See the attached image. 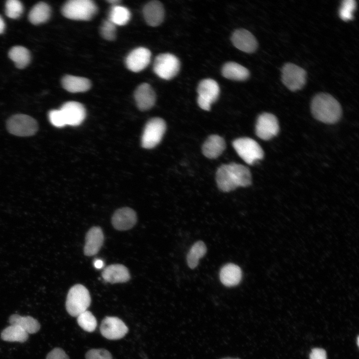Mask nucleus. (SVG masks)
Here are the masks:
<instances>
[{
  "instance_id": "f257e3e1",
  "label": "nucleus",
  "mask_w": 359,
  "mask_h": 359,
  "mask_svg": "<svg viewBox=\"0 0 359 359\" xmlns=\"http://www.w3.org/2000/svg\"><path fill=\"white\" fill-rule=\"evenodd\" d=\"M218 188L229 192L239 186H247L251 183V175L246 167L234 163L221 166L216 174Z\"/></svg>"
},
{
  "instance_id": "f03ea898",
  "label": "nucleus",
  "mask_w": 359,
  "mask_h": 359,
  "mask_svg": "<svg viewBox=\"0 0 359 359\" xmlns=\"http://www.w3.org/2000/svg\"><path fill=\"white\" fill-rule=\"evenodd\" d=\"M313 116L325 123L337 122L342 116V108L339 102L332 95L327 93L316 95L311 103Z\"/></svg>"
},
{
  "instance_id": "7ed1b4c3",
  "label": "nucleus",
  "mask_w": 359,
  "mask_h": 359,
  "mask_svg": "<svg viewBox=\"0 0 359 359\" xmlns=\"http://www.w3.org/2000/svg\"><path fill=\"white\" fill-rule=\"evenodd\" d=\"M97 12L96 5L91 0H70L65 3L61 9L65 17L78 20H89Z\"/></svg>"
},
{
  "instance_id": "20e7f679",
  "label": "nucleus",
  "mask_w": 359,
  "mask_h": 359,
  "mask_svg": "<svg viewBox=\"0 0 359 359\" xmlns=\"http://www.w3.org/2000/svg\"><path fill=\"white\" fill-rule=\"evenodd\" d=\"M90 303V293L83 285H75L69 290L66 301V309L71 316L77 317L87 310Z\"/></svg>"
},
{
  "instance_id": "39448f33",
  "label": "nucleus",
  "mask_w": 359,
  "mask_h": 359,
  "mask_svg": "<svg viewBox=\"0 0 359 359\" xmlns=\"http://www.w3.org/2000/svg\"><path fill=\"white\" fill-rule=\"evenodd\" d=\"M232 145L239 156L248 165H253L264 157L260 146L250 138H238L233 142Z\"/></svg>"
},
{
  "instance_id": "423d86ee",
  "label": "nucleus",
  "mask_w": 359,
  "mask_h": 359,
  "mask_svg": "<svg viewBox=\"0 0 359 359\" xmlns=\"http://www.w3.org/2000/svg\"><path fill=\"white\" fill-rule=\"evenodd\" d=\"M180 61L175 55L162 53L155 58L153 70L159 77L165 80H170L175 77L180 69Z\"/></svg>"
},
{
  "instance_id": "0eeeda50",
  "label": "nucleus",
  "mask_w": 359,
  "mask_h": 359,
  "mask_svg": "<svg viewBox=\"0 0 359 359\" xmlns=\"http://www.w3.org/2000/svg\"><path fill=\"white\" fill-rule=\"evenodd\" d=\"M166 130L165 121L160 118L150 119L146 124L141 138L143 148L152 149L161 142Z\"/></svg>"
},
{
  "instance_id": "6e6552de",
  "label": "nucleus",
  "mask_w": 359,
  "mask_h": 359,
  "mask_svg": "<svg viewBox=\"0 0 359 359\" xmlns=\"http://www.w3.org/2000/svg\"><path fill=\"white\" fill-rule=\"evenodd\" d=\"M7 129L11 134L21 137L34 135L37 131L36 121L25 114H16L10 117L6 123Z\"/></svg>"
},
{
  "instance_id": "1a4fd4ad",
  "label": "nucleus",
  "mask_w": 359,
  "mask_h": 359,
  "mask_svg": "<svg viewBox=\"0 0 359 359\" xmlns=\"http://www.w3.org/2000/svg\"><path fill=\"white\" fill-rule=\"evenodd\" d=\"M197 102L199 107L209 111L211 105L218 99L220 88L217 82L210 78L202 80L197 86Z\"/></svg>"
},
{
  "instance_id": "9d476101",
  "label": "nucleus",
  "mask_w": 359,
  "mask_h": 359,
  "mask_svg": "<svg viewBox=\"0 0 359 359\" xmlns=\"http://www.w3.org/2000/svg\"><path fill=\"white\" fill-rule=\"evenodd\" d=\"M281 80L290 90L295 91L300 90L305 84L306 72L296 64L287 63L281 69Z\"/></svg>"
},
{
  "instance_id": "9b49d317",
  "label": "nucleus",
  "mask_w": 359,
  "mask_h": 359,
  "mask_svg": "<svg viewBox=\"0 0 359 359\" xmlns=\"http://www.w3.org/2000/svg\"><path fill=\"white\" fill-rule=\"evenodd\" d=\"M279 130L278 121L274 115L264 113L258 116L255 126V132L259 138L269 140L276 136Z\"/></svg>"
},
{
  "instance_id": "f8f14e48",
  "label": "nucleus",
  "mask_w": 359,
  "mask_h": 359,
  "mask_svg": "<svg viewBox=\"0 0 359 359\" xmlns=\"http://www.w3.org/2000/svg\"><path fill=\"white\" fill-rule=\"evenodd\" d=\"M100 332L105 338L118 340L123 338L128 332L125 324L116 317H106L102 321Z\"/></svg>"
},
{
  "instance_id": "ddd939ff",
  "label": "nucleus",
  "mask_w": 359,
  "mask_h": 359,
  "mask_svg": "<svg viewBox=\"0 0 359 359\" xmlns=\"http://www.w3.org/2000/svg\"><path fill=\"white\" fill-rule=\"evenodd\" d=\"M151 53L148 49L140 47L132 50L127 56L125 63L127 68L134 72H140L150 63Z\"/></svg>"
},
{
  "instance_id": "4468645a",
  "label": "nucleus",
  "mask_w": 359,
  "mask_h": 359,
  "mask_svg": "<svg viewBox=\"0 0 359 359\" xmlns=\"http://www.w3.org/2000/svg\"><path fill=\"white\" fill-rule=\"evenodd\" d=\"M60 109L63 114L66 125L78 126L83 121L86 116L84 107L77 102H67Z\"/></svg>"
},
{
  "instance_id": "2eb2a0df",
  "label": "nucleus",
  "mask_w": 359,
  "mask_h": 359,
  "mask_svg": "<svg viewBox=\"0 0 359 359\" xmlns=\"http://www.w3.org/2000/svg\"><path fill=\"white\" fill-rule=\"evenodd\" d=\"M231 41L233 45L240 50L251 53L257 48V41L254 36L245 29L235 30L232 34Z\"/></svg>"
},
{
  "instance_id": "dca6fc26",
  "label": "nucleus",
  "mask_w": 359,
  "mask_h": 359,
  "mask_svg": "<svg viewBox=\"0 0 359 359\" xmlns=\"http://www.w3.org/2000/svg\"><path fill=\"white\" fill-rule=\"evenodd\" d=\"M134 98L138 108L141 111H147L154 106L156 95L151 86L144 83L140 85L135 91Z\"/></svg>"
},
{
  "instance_id": "f3484780",
  "label": "nucleus",
  "mask_w": 359,
  "mask_h": 359,
  "mask_svg": "<svg viewBox=\"0 0 359 359\" xmlns=\"http://www.w3.org/2000/svg\"><path fill=\"white\" fill-rule=\"evenodd\" d=\"M137 222L135 211L129 207H123L117 210L112 218L114 227L119 230H126L132 228Z\"/></svg>"
},
{
  "instance_id": "a211bd4d",
  "label": "nucleus",
  "mask_w": 359,
  "mask_h": 359,
  "mask_svg": "<svg viewBox=\"0 0 359 359\" xmlns=\"http://www.w3.org/2000/svg\"><path fill=\"white\" fill-rule=\"evenodd\" d=\"M143 11L145 21L150 26H159L164 20V8L163 4L158 0H153L147 3L144 6Z\"/></svg>"
},
{
  "instance_id": "6ab92c4d",
  "label": "nucleus",
  "mask_w": 359,
  "mask_h": 359,
  "mask_svg": "<svg viewBox=\"0 0 359 359\" xmlns=\"http://www.w3.org/2000/svg\"><path fill=\"white\" fill-rule=\"evenodd\" d=\"M103 241L104 235L101 228L97 226L91 228L86 235L84 247L85 255L91 256L96 254L102 246Z\"/></svg>"
},
{
  "instance_id": "aec40b11",
  "label": "nucleus",
  "mask_w": 359,
  "mask_h": 359,
  "mask_svg": "<svg viewBox=\"0 0 359 359\" xmlns=\"http://www.w3.org/2000/svg\"><path fill=\"white\" fill-rule=\"evenodd\" d=\"M105 281L111 283L126 282L130 275L126 267L122 264H112L106 267L102 273Z\"/></svg>"
},
{
  "instance_id": "412c9836",
  "label": "nucleus",
  "mask_w": 359,
  "mask_h": 359,
  "mask_svg": "<svg viewBox=\"0 0 359 359\" xmlns=\"http://www.w3.org/2000/svg\"><path fill=\"white\" fill-rule=\"evenodd\" d=\"M225 148L224 139L217 135L210 136L202 146V153L209 159H215L219 156Z\"/></svg>"
},
{
  "instance_id": "4be33fe9",
  "label": "nucleus",
  "mask_w": 359,
  "mask_h": 359,
  "mask_svg": "<svg viewBox=\"0 0 359 359\" xmlns=\"http://www.w3.org/2000/svg\"><path fill=\"white\" fill-rule=\"evenodd\" d=\"M219 278L221 282L227 287H232L238 285L242 278L240 268L233 263H228L223 266L220 270Z\"/></svg>"
},
{
  "instance_id": "5701e85b",
  "label": "nucleus",
  "mask_w": 359,
  "mask_h": 359,
  "mask_svg": "<svg viewBox=\"0 0 359 359\" xmlns=\"http://www.w3.org/2000/svg\"><path fill=\"white\" fill-rule=\"evenodd\" d=\"M61 84L63 88L71 93L85 92L91 87V82L88 79L69 75L63 77Z\"/></svg>"
},
{
  "instance_id": "b1692460",
  "label": "nucleus",
  "mask_w": 359,
  "mask_h": 359,
  "mask_svg": "<svg viewBox=\"0 0 359 359\" xmlns=\"http://www.w3.org/2000/svg\"><path fill=\"white\" fill-rule=\"evenodd\" d=\"M221 73L225 78L235 80L244 81L250 75L249 70L242 65L234 62L225 63L221 70Z\"/></svg>"
},
{
  "instance_id": "393cba45",
  "label": "nucleus",
  "mask_w": 359,
  "mask_h": 359,
  "mask_svg": "<svg viewBox=\"0 0 359 359\" xmlns=\"http://www.w3.org/2000/svg\"><path fill=\"white\" fill-rule=\"evenodd\" d=\"M11 325L19 326L27 334H34L40 329L38 322L30 316L23 317L17 314L11 315L9 318Z\"/></svg>"
},
{
  "instance_id": "a878e982",
  "label": "nucleus",
  "mask_w": 359,
  "mask_h": 359,
  "mask_svg": "<svg viewBox=\"0 0 359 359\" xmlns=\"http://www.w3.org/2000/svg\"><path fill=\"white\" fill-rule=\"evenodd\" d=\"M50 13V6L44 2H39L29 11L28 19L33 24H39L46 22L49 18Z\"/></svg>"
},
{
  "instance_id": "bb28decb",
  "label": "nucleus",
  "mask_w": 359,
  "mask_h": 359,
  "mask_svg": "<svg viewBox=\"0 0 359 359\" xmlns=\"http://www.w3.org/2000/svg\"><path fill=\"white\" fill-rule=\"evenodd\" d=\"M8 57L19 69L25 68L30 61L29 51L21 46L12 47L8 52Z\"/></svg>"
},
{
  "instance_id": "cd10ccee",
  "label": "nucleus",
  "mask_w": 359,
  "mask_h": 359,
  "mask_svg": "<svg viewBox=\"0 0 359 359\" xmlns=\"http://www.w3.org/2000/svg\"><path fill=\"white\" fill-rule=\"evenodd\" d=\"M28 337V334L18 326L11 325L5 328L1 333V338L7 342H25Z\"/></svg>"
},
{
  "instance_id": "c85d7f7f",
  "label": "nucleus",
  "mask_w": 359,
  "mask_h": 359,
  "mask_svg": "<svg viewBox=\"0 0 359 359\" xmlns=\"http://www.w3.org/2000/svg\"><path fill=\"white\" fill-rule=\"evenodd\" d=\"M207 248L204 243L198 241L193 244L187 254L186 260L188 267L195 268L198 264L199 260L205 254Z\"/></svg>"
},
{
  "instance_id": "c756f323",
  "label": "nucleus",
  "mask_w": 359,
  "mask_h": 359,
  "mask_svg": "<svg viewBox=\"0 0 359 359\" xmlns=\"http://www.w3.org/2000/svg\"><path fill=\"white\" fill-rule=\"evenodd\" d=\"M131 17L130 11L125 7L115 5L109 13V20L116 25H124L129 21Z\"/></svg>"
},
{
  "instance_id": "7c9ffc66",
  "label": "nucleus",
  "mask_w": 359,
  "mask_h": 359,
  "mask_svg": "<svg viewBox=\"0 0 359 359\" xmlns=\"http://www.w3.org/2000/svg\"><path fill=\"white\" fill-rule=\"evenodd\" d=\"M77 317L78 324L84 331L92 332L96 328L97 325L96 319L89 311H85Z\"/></svg>"
},
{
  "instance_id": "2f4dec72",
  "label": "nucleus",
  "mask_w": 359,
  "mask_h": 359,
  "mask_svg": "<svg viewBox=\"0 0 359 359\" xmlns=\"http://www.w3.org/2000/svg\"><path fill=\"white\" fill-rule=\"evenodd\" d=\"M5 7L6 16L12 19H16L20 17L23 10L22 4L17 0L6 1Z\"/></svg>"
},
{
  "instance_id": "473e14b6",
  "label": "nucleus",
  "mask_w": 359,
  "mask_h": 359,
  "mask_svg": "<svg viewBox=\"0 0 359 359\" xmlns=\"http://www.w3.org/2000/svg\"><path fill=\"white\" fill-rule=\"evenodd\" d=\"M356 2L354 0H345L342 1L339 10V15L344 21H348L353 18V12L356 8Z\"/></svg>"
},
{
  "instance_id": "72a5a7b5",
  "label": "nucleus",
  "mask_w": 359,
  "mask_h": 359,
  "mask_svg": "<svg viewBox=\"0 0 359 359\" xmlns=\"http://www.w3.org/2000/svg\"><path fill=\"white\" fill-rule=\"evenodd\" d=\"M116 25L109 19L105 20L100 28V33L102 36L108 40H113L116 37Z\"/></svg>"
},
{
  "instance_id": "f704fd0d",
  "label": "nucleus",
  "mask_w": 359,
  "mask_h": 359,
  "mask_svg": "<svg viewBox=\"0 0 359 359\" xmlns=\"http://www.w3.org/2000/svg\"><path fill=\"white\" fill-rule=\"evenodd\" d=\"M51 123L57 127H62L66 125L63 114L60 109L51 110L48 114Z\"/></svg>"
},
{
  "instance_id": "c9c22d12",
  "label": "nucleus",
  "mask_w": 359,
  "mask_h": 359,
  "mask_svg": "<svg viewBox=\"0 0 359 359\" xmlns=\"http://www.w3.org/2000/svg\"><path fill=\"white\" fill-rule=\"evenodd\" d=\"M86 359H112L110 353L105 349H91L85 355Z\"/></svg>"
},
{
  "instance_id": "e433bc0d",
  "label": "nucleus",
  "mask_w": 359,
  "mask_h": 359,
  "mask_svg": "<svg viewBox=\"0 0 359 359\" xmlns=\"http://www.w3.org/2000/svg\"><path fill=\"white\" fill-rule=\"evenodd\" d=\"M46 359H69V357L62 349L57 348L48 354Z\"/></svg>"
},
{
  "instance_id": "4c0bfd02",
  "label": "nucleus",
  "mask_w": 359,
  "mask_h": 359,
  "mask_svg": "<svg viewBox=\"0 0 359 359\" xmlns=\"http://www.w3.org/2000/svg\"><path fill=\"white\" fill-rule=\"evenodd\" d=\"M309 358L310 359H327V353L323 349L314 348L312 350Z\"/></svg>"
},
{
  "instance_id": "58836bf2",
  "label": "nucleus",
  "mask_w": 359,
  "mask_h": 359,
  "mask_svg": "<svg viewBox=\"0 0 359 359\" xmlns=\"http://www.w3.org/2000/svg\"><path fill=\"white\" fill-rule=\"evenodd\" d=\"M94 265L97 269H101L104 266V262L102 260L97 259L94 262Z\"/></svg>"
},
{
  "instance_id": "ea45409f",
  "label": "nucleus",
  "mask_w": 359,
  "mask_h": 359,
  "mask_svg": "<svg viewBox=\"0 0 359 359\" xmlns=\"http://www.w3.org/2000/svg\"><path fill=\"white\" fill-rule=\"evenodd\" d=\"M4 29L5 23L1 16L0 15V34H1L3 32Z\"/></svg>"
},
{
  "instance_id": "a19ab883",
  "label": "nucleus",
  "mask_w": 359,
  "mask_h": 359,
  "mask_svg": "<svg viewBox=\"0 0 359 359\" xmlns=\"http://www.w3.org/2000/svg\"><path fill=\"white\" fill-rule=\"evenodd\" d=\"M109 2L112 3V4H117L118 2H119V0H111L108 1Z\"/></svg>"
},
{
  "instance_id": "79ce46f5",
  "label": "nucleus",
  "mask_w": 359,
  "mask_h": 359,
  "mask_svg": "<svg viewBox=\"0 0 359 359\" xmlns=\"http://www.w3.org/2000/svg\"><path fill=\"white\" fill-rule=\"evenodd\" d=\"M357 345H358V346H359V336H358V337H357Z\"/></svg>"
},
{
  "instance_id": "37998d69",
  "label": "nucleus",
  "mask_w": 359,
  "mask_h": 359,
  "mask_svg": "<svg viewBox=\"0 0 359 359\" xmlns=\"http://www.w3.org/2000/svg\"><path fill=\"white\" fill-rule=\"evenodd\" d=\"M222 359H235V358H226Z\"/></svg>"
}]
</instances>
